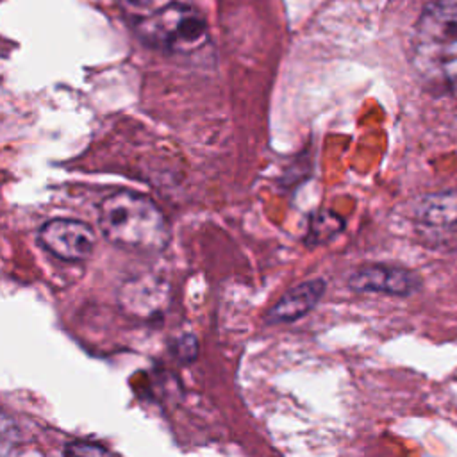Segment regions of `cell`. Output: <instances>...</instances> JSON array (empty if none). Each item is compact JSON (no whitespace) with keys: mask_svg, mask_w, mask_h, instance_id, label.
Here are the masks:
<instances>
[{"mask_svg":"<svg viewBox=\"0 0 457 457\" xmlns=\"http://www.w3.org/2000/svg\"><path fill=\"white\" fill-rule=\"evenodd\" d=\"M98 227L109 243L132 252H159L170 239L166 218L155 202L129 189L100 202Z\"/></svg>","mask_w":457,"mask_h":457,"instance_id":"1","label":"cell"},{"mask_svg":"<svg viewBox=\"0 0 457 457\" xmlns=\"http://www.w3.org/2000/svg\"><path fill=\"white\" fill-rule=\"evenodd\" d=\"M412 62L432 86L457 80V0H432L425 5L414 27Z\"/></svg>","mask_w":457,"mask_h":457,"instance_id":"2","label":"cell"},{"mask_svg":"<svg viewBox=\"0 0 457 457\" xmlns=\"http://www.w3.org/2000/svg\"><path fill=\"white\" fill-rule=\"evenodd\" d=\"M134 23L148 45L168 52H193L207 37V25L200 12L177 0L134 18Z\"/></svg>","mask_w":457,"mask_h":457,"instance_id":"3","label":"cell"},{"mask_svg":"<svg viewBox=\"0 0 457 457\" xmlns=\"http://www.w3.org/2000/svg\"><path fill=\"white\" fill-rule=\"evenodd\" d=\"M411 216L427 245H457V189L421 195L414 200Z\"/></svg>","mask_w":457,"mask_h":457,"instance_id":"4","label":"cell"},{"mask_svg":"<svg viewBox=\"0 0 457 457\" xmlns=\"http://www.w3.org/2000/svg\"><path fill=\"white\" fill-rule=\"evenodd\" d=\"M421 277L403 266L366 264L352 271L348 287L355 293H378L387 296H411L421 289Z\"/></svg>","mask_w":457,"mask_h":457,"instance_id":"5","label":"cell"},{"mask_svg":"<svg viewBox=\"0 0 457 457\" xmlns=\"http://www.w3.org/2000/svg\"><path fill=\"white\" fill-rule=\"evenodd\" d=\"M39 243L52 255L64 261H84L93 253L95 230L79 220L55 218L39 228Z\"/></svg>","mask_w":457,"mask_h":457,"instance_id":"6","label":"cell"},{"mask_svg":"<svg viewBox=\"0 0 457 457\" xmlns=\"http://www.w3.org/2000/svg\"><path fill=\"white\" fill-rule=\"evenodd\" d=\"M327 282L323 278H309L286 291L280 300L268 311L266 323L282 325L291 323L309 314L325 295Z\"/></svg>","mask_w":457,"mask_h":457,"instance_id":"7","label":"cell"},{"mask_svg":"<svg viewBox=\"0 0 457 457\" xmlns=\"http://www.w3.org/2000/svg\"><path fill=\"white\" fill-rule=\"evenodd\" d=\"M164 300V284H161L154 277L134 278L132 282H127L120 295V302L141 318H150L159 312Z\"/></svg>","mask_w":457,"mask_h":457,"instance_id":"8","label":"cell"},{"mask_svg":"<svg viewBox=\"0 0 457 457\" xmlns=\"http://www.w3.org/2000/svg\"><path fill=\"white\" fill-rule=\"evenodd\" d=\"M345 230V220L337 212L332 211H318L311 216L309 232L305 236V241L309 245H321L325 241H330L337 234Z\"/></svg>","mask_w":457,"mask_h":457,"instance_id":"9","label":"cell"},{"mask_svg":"<svg viewBox=\"0 0 457 457\" xmlns=\"http://www.w3.org/2000/svg\"><path fill=\"white\" fill-rule=\"evenodd\" d=\"M18 445H20L18 425L4 409H0V455L14 452Z\"/></svg>","mask_w":457,"mask_h":457,"instance_id":"10","label":"cell"},{"mask_svg":"<svg viewBox=\"0 0 457 457\" xmlns=\"http://www.w3.org/2000/svg\"><path fill=\"white\" fill-rule=\"evenodd\" d=\"M177 355L182 359H195L196 355V341L191 336H184L177 341Z\"/></svg>","mask_w":457,"mask_h":457,"instance_id":"11","label":"cell"},{"mask_svg":"<svg viewBox=\"0 0 457 457\" xmlns=\"http://www.w3.org/2000/svg\"><path fill=\"white\" fill-rule=\"evenodd\" d=\"M66 453H73V455H82V453H87V455H96V453H105L107 450L104 446H98V445H84V443H71L66 446L64 450Z\"/></svg>","mask_w":457,"mask_h":457,"instance_id":"12","label":"cell"}]
</instances>
